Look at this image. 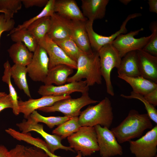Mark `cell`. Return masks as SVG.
<instances>
[{
	"label": "cell",
	"instance_id": "6da1fadb",
	"mask_svg": "<svg viewBox=\"0 0 157 157\" xmlns=\"http://www.w3.org/2000/svg\"><path fill=\"white\" fill-rule=\"evenodd\" d=\"M153 127L147 113L140 114L137 110L132 109L118 125L110 130L118 142L121 144L140 137L145 130Z\"/></svg>",
	"mask_w": 157,
	"mask_h": 157
},
{
	"label": "cell",
	"instance_id": "7a4b0ae2",
	"mask_svg": "<svg viewBox=\"0 0 157 157\" xmlns=\"http://www.w3.org/2000/svg\"><path fill=\"white\" fill-rule=\"evenodd\" d=\"M77 72L68 78L67 83L81 81L85 78L88 87L102 83L100 59L98 52H83L76 61Z\"/></svg>",
	"mask_w": 157,
	"mask_h": 157
},
{
	"label": "cell",
	"instance_id": "3957f363",
	"mask_svg": "<svg viewBox=\"0 0 157 157\" xmlns=\"http://www.w3.org/2000/svg\"><path fill=\"white\" fill-rule=\"evenodd\" d=\"M113 110L110 99L106 97L97 104L89 106L81 112L78 117L79 124L81 126L99 125L109 129L114 118Z\"/></svg>",
	"mask_w": 157,
	"mask_h": 157
},
{
	"label": "cell",
	"instance_id": "277c9868",
	"mask_svg": "<svg viewBox=\"0 0 157 157\" xmlns=\"http://www.w3.org/2000/svg\"><path fill=\"white\" fill-rule=\"evenodd\" d=\"M69 147L80 151L83 156H90L99 151L97 133L94 127L81 126L67 138Z\"/></svg>",
	"mask_w": 157,
	"mask_h": 157
},
{
	"label": "cell",
	"instance_id": "5b68a950",
	"mask_svg": "<svg viewBox=\"0 0 157 157\" xmlns=\"http://www.w3.org/2000/svg\"><path fill=\"white\" fill-rule=\"evenodd\" d=\"M98 52L101 74L106 83V92L109 95L113 96L115 93L111 80V73L113 68H119L122 58L111 44L104 46Z\"/></svg>",
	"mask_w": 157,
	"mask_h": 157
},
{
	"label": "cell",
	"instance_id": "8992f818",
	"mask_svg": "<svg viewBox=\"0 0 157 157\" xmlns=\"http://www.w3.org/2000/svg\"><path fill=\"white\" fill-rule=\"evenodd\" d=\"M98 102L91 98L88 92L82 94L79 98L62 99L51 106L41 108L38 110L46 113L60 112L65 116L72 117H78L81 113V109L84 107Z\"/></svg>",
	"mask_w": 157,
	"mask_h": 157
},
{
	"label": "cell",
	"instance_id": "52a82bcc",
	"mask_svg": "<svg viewBox=\"0 0 157 157\" xmlns=\"http://www.w3.org/2000/svg\"><path fill=\"white\" fill-rule=\"evenodd\" d=\"M143 30L142 28L126 34H121L112 42L111 44L117 50L122 58L130 52L142 50L148 43L152 33L147 36L138 38H134Z\"/></svg>",
	"mask_w": 157,
	"mask_h": 157
},
{
	"label": "cell",
	"instance_id": "ba28073f",
	"mask_svg": "<svg viewBox=\"0 0 157 157\" xmlns=\"http://www.w3.org/2000/svg\"><path fill=\"white\" fill-rule=\"evenodd\" d=\"M129 142L130 151L135 157H155L157 152V124L138 139Z\"/></svg>",
	"mask_w": 157,
	"mask_h": 157
},
{
	"label": "cell",
	"instance_id": "9c48e42d",
	"mask_svg": "<svg viewBox=\"0 0 157 157\" xmlns=\"http://www.w3.org/2000/svg\"><path fill=\"white\" fill-rule=\"evenodd\" d=\"M94 127L97 133L99 151L101 157H111L123 154V148L110 130L99 125Z\"/></svg>",
	"mask_w": 157,
	"mask_h": 157
},
{
	"label": "cell",
	"instance_id": "30bf717a",
	"mask_svg": "<svg viewBox=\"0 0 157 157\" xmlns=\"http://www.w3.org/2000/svg\"><path fill=\"white\" fill-rule=\"evenodd\" d=\"M49 62L46 51L38 44L31 63L26 67L28 75L33 81L44 82L49 71Z\"/></svg>",
	"mask_w": 157,
	"mask_h": 157
},
{
	"label": "cell",
	"instance_id": "8fae6325",
	"mask_svg": "<svg viewBox=\"0 0 157 157\" xmlns=\"http://www.w3.org/2000/svg\"><path fill=\"white\" fill-rule=\"evenodd\" d=\"M142 15L139 13H135L129 15L123 22L119 29L109 36L100 35L95 32L93 28V23L88 22L85 24V27L92 48L94 51L98 52L104 46L111 44L119 35L126 34L127 32L126 25L131 19Z\"/></svg>",
	"mask_w": 157,
	"mask_h": 157
},
{
	"label": "cell",
	"instance_id": "7c38bea8",
	"mask_svg": "<svg viewBox=\"0 0 157 157\" xmlns=\"http://www.w3.org/2000/svg\"><path fill=\"white\" fill-rule=\"evenodd\" d=\"M38 44L44 48L47 53L49 60V69L60 64L76 69V62L70 58L47 34Z\"/></svg>",
	"mask_w": 157,
	"mask_h": 157
},
{
	"label": "cell",
	"instance_id": "4fadbf2b",
	"mask_svg": "<svg viewBox=\"0 0 157 157\" xmlns=\"http://www.w3.org/2000/svg\"><path fill=\"white\" fill-rule=\"evenodd\" d=\"M89 90V87L87 85L86 81L81 80L60 85H43L40 86L38 92L42 96H59L70 95L75 92H80L82 94L88 92Z\"/></svg>",
	"mask_w": 157,
	"mask_h": 157
},
{
	"label": "cell",
	"instance_id": "5bb4252c",
	"mask_svg": "<svg viewBox=\"0 0 157 157\" xmlns=\"http://www.w3.org/2000/svg\"><path fill=\"white\" fill-rule=\"evenodd\" d=\"M71 97L70 95L59 96H45L37 99H31L24 101H19V112L23 114L24 117L27 119L36 110L51 106L58 101Z\"/></svg>",
	"mask_w": 157,
	"mask_h": 157
},
{
	"label": "cell",
	"instance_id": "9a60e30c",
	"mask_svg": "<svg viewBox=\"0 0 157 157\" xmlns=\"http://www.w3.org/2000/svg\"><path fill=\"white\" fill-rule=\"evenodd\" d=\"M86 22L69 19L68 25L70 38L83 52L90 53L93 51L86 29Z\"/></svg>",
	"mask_w": 157,
	"mask_h": 157
},
{
	"label": "cell",
	"instance_id": "2e32d148",
	"mask_svg": "<svg viewBox=\"0 0 157 157\" xmlns=\"http://www.w3.org/2000/svg\"><path fill=\"white\" fill-rule=\"evenodd\" d=\"M137 51L141 76L157 83V56L142 50Z\"/></svg>",
	"mask_w": 157,
	"mask_h": 157
},
{
	"label": "cell",
	"instance_id": "e0dca14e",
	"mask_svg": "<svg viewBox=\"0 0 157 157\" xmlns=\"http://www.w3.org/2000/svg\"><path fill=\"white\" fill-rule=\"evenodd\" d=\"M54 10L55 13L69 20L83 22L88 20L74 0H55Z\"/></svg>",
	"mask_w": 157,
	"mask_h": 157
},
{
	"label": "cell",
	"instance_id": "ac0fdd59",
	"mask_svg": "<svg viewBox=\"0 0 157 157\" xmlns=\"http://www.w3.org/2000/svg\"><path fill=\"white\" fill-rule=\"evenodd\" d=\"M27 129L29 132L34 131L39 134L45 140L49 151L52 154H54L55 151L59 149L75 152L74 150L70 147H66L62 144V139L60 136L55 134H50L46 132L42 124L32 121L28 124Z\"/></svg>",
	"mask_w": 157,
	"mask_h": 157
},
{
	"label": "cell",
	"instance_id": "d6986e66",
	"mask_svg": "<svg viewBox=\"0 0 157 157\" xmlns=\"http://www.w3.org/2000/svg\"><path fill=\"white\" fill-rule=\"evenodd\" d=\"M109 0H81L82 13L88 20L101 19L105 15Z\"/></svg>",
	"mask_w": 157,
	"mask_h": 157
},
{
	"label": "cell",
	"instance_id": "ffe728a7",
	"mask_svg": "<svg viewBox=\"0 0 157 157\" xmlns=\"http://www.w3.org/2000/svg\"><path fill=\"white\" fill-rule=\"evenodd\" d=\"M51 26L47 35L53 41L70 38L69 19L54 13L51 17Z\"/></svg>",
	"mask_w": 157,
	"mask_h": 157
},
{
	"label": "cell",
	"instance_id": "44dd1931",
	"mask_svg": "<svg viewBox=\"0 0 157 157\" xmlns=\"http://www.w3.org/2000/svg\"><path fill=\"white\" fill-rule=\"evenodd\" d=\"M73 72V69L65 65L60 64L49 69L44 82V85H62L67 82L68 76Z\"/></svg>",
	"mask_w": 157,
	"mask_h": 157
},
{
	"label": "cell",
	"instance_id": "7402d4cb",
	"mask_svg": "<svg viewBox=\"0 0 157 157\" xmlns=\"http://www.w3.org/2000/svg\"><path fill=\"white\" fill-rule=\"evenodd\" d=\"M118 77L129 83L133 91L143 96L157 88V84L140 76L136 77L128 76L124 75Z\"/></svg>",
	"mask_w": 157,
	"mask_h": 157
},
{
	"label": "cell",
	"instance_id": "603a6c76",
	"mask_svg": "<svg viewBox=\"0 0 157 157\" xmlns=\"http://www.w3.org/2000/svg\"><path fill=\"white\" fill-rule=\"evenodd\" d=\"M117 69L118 75H124L131 77L140 76L137 51L130 52L123 57Z\"/></svg>",
	"mask_w": 157,
	"mask_h": 157
},
{
	"label": "cell",
	"instance_id": "cb8c5ba5",
	"mask_svg": "<svg viewBox=\"0 0 157 157\" xmlns=\"http://www.w3.org/2000/svg\"><path fill=\"white\" fill-rule=\"evenodd\" d=\"M7 51L10 58L15 64L26 67L31 63L33 53L21 42H15Z\"/></svg>",
	"mask_w": 157,
	"mask_h": 157
},
{
	"label": "cell",
	"instance_id": "d4e9b609",
	"mask_svg": "<svg viewBox=\"0 0 157 157\" xmlns=\"http://www.w3.org/2000/svg\"><path fill=\"white\" fill-rule=\"evenodd\" d=\"M50 26V17H47L34 22L26 28L35 37L38 44L47 34Z\"/></svg>",
	"mask_w": 157,
	"mask_h": 157
},
{
	"label": "cell",
	"instance_id": "484cf974",
	"mask_svg": "<svg viewBox=\"0 0 157 157\" xmlns=\"http://www.w3.org/2000/svg\"><path fill=\"white\" fill-rule=\"evenodd\" d=\"M11 77L19 89L23 90L29 97L31 95L26 78L27 73L26 66L15 64L11 67Z\"/></svg>",
	"mask_w": 157,
	"mask_h": 157
},
{
	"label": "cell",
	"instance_id": "4316f807",
	"mask_svg": "<svg viewBox=\"0 0 157 157\" xmlns=\"http://www.w3.org/2000/svg\"><path fill=\"white\" fill-rule=\"evenodd\" d=\"M9 36L13 41L15 42H22L30 51L33 53L35 51L38 44L37 42L35 37L27 28L17 30Z\"/></svg>",
	"mask_w": 157,
	"mask_h": 157
},
{
	"label": "cell",
	"instance_id": "83f0119b",
	"mask_svg": "<svg viewBox=\"0 0 157 157\" xmlns=\"http://www.w3.org/2000/svg\"><path fill=\"white\" fill-rule=\"evenodd\" d=\"M81 126L78 121V117H72L54 129L52 133L66 138L76 132Z\"/></svg>",
	"mask_w": 157,
	"mask_h": 157
},
{
	"label": "cell",
	"instance_id": "f1b7e54d",
	"mask_svg": "<svg viewBox=\"0 0 157 157\" xmlns=\"http://www.w3.org/2000/svg\"><path fill=\"white\" fill-rule=\"evenodd\" d=\"M4 70L3 75L2 77V81L8 85L9 94L12 100L13 107V112L16 115L20 113L18 105V96L17 92L12 84L11 80V74L10 69L11 66L9 61L7 60L3 64Z\"/></svg>",
	"mask_w": 157,
	"mask_h": 157
},
{
	"label": "cell",
	"instance_id": "f546056e",
	"mask_svg": "<svg viewBox=\"0 0 157 157\" xmlns=\"http://www.w3.org/2000/svg\"><path fill=\"white\" fill-rule=\"evenodd\" d=\"M53 41L70 58L76 62L83 52L71 38Z\"/></svg>",
	"mask_w": 157,
	"mask_h": 157
},
{
	"label": "cell",
	"instance_id": "4dcf8cb0",
	"mask_svg": "<svg viewBox=\"0 0 157 157\" xmlns=\"http://www.w3.org/2000/svg\"><path fill=\"white\" fill-rule=\"evenodd\" d=\"M55 0H49L42 11L38 15L24 22L22 24L19 25L17 27L10 32L7 36H9L13 32L22 28H26L34 22L41 18L51 17L55 12L54 5Z\"/></svg>",
	"mask_w": 157,
	"mask_h": 157
},
{
	"label": "cell",
	"instance_id": "1f68e13d",
	"mask_svg": "<svg viewBox=\"0 0 157 157\" xmlns=\"http://www.w3.org/2000/svg\"><path fill=\"white\" fill-rule=\"evenodd\" d=\"M29 116L38 123L45 124L50 129L53 128L55 126L59 125L72 117L65 116L45 117L41 115L36 110L34 111Z\"/></svg>",
	"mask_w": 157,
	"mask_h": 157
},
{
	"label": "cell",
	"instance_id": "d6a6232c",
	"mask_svg": "<svg viewBox=\"0 0 157 157\" xmlns=\"http://www.w3.org/2000/svg\"><path fill=\"white\" fill-rule=\"evenodd\" d=\"M22 5L21 0H0V10L4 12L6 19H12L14 14L21 9Z\"/></svg>",
	"mask_w": 157,
	"mask_h": 157
},
{
	"label": "cell",
	"instance_id": "836d02e7",
	"mask_svg": "<svg viewBox=\"0 0 157 157\" xmlns=\"http://www.w3.org/2000/svg\"><path fill=\"white\" fill-rule=\"evenodd\" d=\"M121 96L127 99H138L143 103L145 106L147 111V114L151 120L157 124V110L155 107L150 104L144 97L143 96L133 91L130 93L129 95L121 94Z\"/></svg>",
	"mask_w": 157,
	"mask_h": 157
},
{
	"label": "cell",
	"instance_id": "e575fe53",
	"mask_svg": "<svg viewBox=\"0 0 157 157\" xmlns=\"http://www.w3.org/2000/svg\"><path fill=\"white\" fill-rule=\"evenodd\" d=\"M150 29L152 35L149 40L142 49L153 56H157V23L156 21L151 23Z\"/></svg>",
	"mask_w": 157,
	"mask_h": 157
},
{
	"label": "cell",
	"instance_id": "d590c367",
	"mask_svg": "<svg viewBox=\"0 0 157 157\" xmlns=\"http://www.w3.org/2000/svg\"><path fill=\"white\" fill-rule=\"evenodd\" d=\"M14 19H6L4 14H0V39L2 33L5 31H10L15 28Z\"/></svg>",
	"mask_w": 157,
	"mask_h": 157
},
{
	"label": "cell",
	"instance_id": "8d00e7d4",
	"mask_svg": "<svg viewBox=\"0 0 157 157\" xmlns=\"http://www.w3.org/2000/svg\"><path fill=\"white\" fill-rule=\"evenodd\" d=\"M25 157H49L41 149L35 146L25 147Z\"/></svg>",
	"mask_w": 157,
	"mask_h": 157
},
{
	"label": "cell",
	"instance_id": "74e56055",
	"mask_svg": "<svg viewBox=\"0 0 157 157\" xmlns=\"http://www.w3.org/2000/svg\"><path fill=\"white\" fill-rule=\"evenodd\" d=\"M48 0H21L22 4L26 8L34 6L39 7L45 6Z\"/></svg>",
	"mask_w": 157,
	"mask_h": 157
},
{
	"label": "cell",
	"instance_id": "f35d334b",
	"mask_svg": "<svg viewBox=\"0 0 157 157\" xmlns=\"http://www.w3.org/2000/svg\"><path fill=\"white\" fill-rule=\"evenodd\" d=\"M13 106L11 97L10 95L6 94L0 97V112L7 108L12 109Z\"/></svg>",
	"mask_w": 157,
	"mask_h": 157
},
{
	"label": "cell",
	"instance_id": "ab89813d",
	"mask_svg": "<svg viewBox=\"0 0 157 157\" xmlns=\"http://www.w3.org/2000/svg\"><path fill=\"white\" fill-rule=\"evenodd\" d=\"M25 147L23 145L17 144L9 151L10 157H25Z\"/></svg>",
	"mask_w": 157,
	"mask_h": 157
},
{
	"label": "cell",
	"instance_id": "60d3db41",
	"mask_svg": "<svg viewBox=\"0 0 157 157\" xmlns=\"http://www.w3.org/2000/svg\"><path fill=\"white\" fill-rule=\"evenodd\" d=\"M143 97L150 104L155 107L157 106V88Z\"/></svg>",
	"mask_w": 157,
	"mask_h": 157
},
{
	"label": "cell",
	"instance_id": "b9f144b4",
	"mask_svg": "<svg viewBox=\"0 0 157 157\" xmlns=\"http://www.w3.org/2000/svg\"><path fill=\"white\" fill-rule=\"evenodd\" d=\"M148 3L149 11L157 13V0H148Z\"/></svg>",
	"mask_w": 157,
	"mask_h": 157
},
{
	"label": "cell",
	"instance_id": "7bdbcfd3",
	"mask_svg": "<svg viewBox=\"0 0 157 157\" xmlns=\"http://www.w3.org/2000/svg\"><path fill=\"white\" fill-rule=\"evenodd\" d=\"M0 157H10L9 151L5 146L0 144Z\"/></svg>",
	"mask_w": 157,
	"mask_h": 157
},
{
	"label": "cell",
	"instance_id": "ee69618b",
	"mask_svg": "<svg viewBox=\"0 0 157 157\" xmlns=\"http://www.w3.org/2000/svg\"><path fill=\"white\" fill-rule=\"evenodd\" d=\"M42 150L46 153L49 157H62L51 153L47 148H44ZM82 156L81 152L78 151L77 155L75 157H82Z\"/></svg>",
	"mask_w": 157,
	"mask_h": 157
},
{
	"label": "cell",
	"instance_id": "f6af8a7d",
	"mask_svg": "<svg viewBox=\"0 0 157 157\" xmlns=\"http://www.w3.org/2000/svg\"><path fill=\"white\" fill-rule=\"evenodd\" d=\"M132 0H120L119 1L125 5H127Z\"/></svg>",
	"mask_w": 157,
	"mask_h": 157
},
{
	"label": "cell",
	"instance_id": "bcb514c9",
	"mask_svg": "<svg viewBox=\"0 0 157 157\" xmlns=\"http://www.w3.org/2000/svg\"><path fill=\"white\" fill-rule=\"evenodd\" d=\"M7 94L5 92H0V97Z\"/></svg>",
	"mask_w": 157,
	"mask_h": 157
},
{
	"label": "cell",
	"instance_id": "7dc6e473",
	"mask_svg": "<svg viewBox=\"0 0 157 157\" xmlns=\"http://www.w3.org/2000/svg\"><path fill=\"white\" fill-rule=\"evenodd\" d=\"M0 13H3L4 14V11H3L0 10Z\"/></svg>",
	"mask_w": 157,
	"mask_h": 157
},
{
	"label": "cell",
	"instance_id": "c3c4849f",
	"mask_svg": "<svg viewBox=\"0 0 157 157\" xmlns=\"http://www.w3.org/2000/svg\"><path fill=\"white\" fill-rule=\"evenodd\" d=\"M155 157H157V156L156 155V156H155Z\"/></svg>",
	"mask_w": 157,
	"mask_h": 157
}]
</instances>
